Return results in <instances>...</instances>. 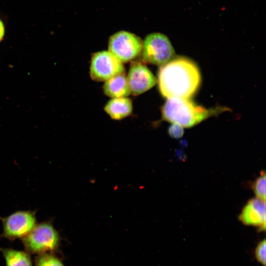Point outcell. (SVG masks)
I'll return each instance as SVG.
<instances>
[{
    "label": "cell",
    "mask_w": 266,
    "mask_h": 266,
    "mask_svg": "<svg viewBox=\"0 0 266 266\" xmlns=\"http://www.w3.org/2000/svg\"><path fill=\"white\" fill-rule=\"evenodd\" d=\"M158 77L159 91L167 99H190L201 83L200 73L196 64L181 56L174 57L161 66Z\"/></svg>",
    "instance_id": "obj_1"
},
{
    "label": "cell",
    "mask_w": 266,
    "mask_h": 266,
    "mask_svg": "<svg viewBox=\"0 0 266 266\" xmlns=\"http://www.w3.org/2000/svg\"><path fill=\"white\" fill-rule=\"evenodd\" d=\"M222 110L223 108L206 109L190 99L171 98L163 105L162 113L164 120L190 128Z\"/></svg>",
    "instance_id": "obj_2"
},
{
    "label": "cell",
    "mask_w": 266,
    "mask_h": 266,
    "mask_svg": "<svg viewBox=\"0 0 266 266\" xmlns=\"http://www.w3.org/2000/svg\"><path fill=\"white\" fill-rule=\"evenodd\" d=\"M61 241V236L51 220L36 224L22 238L26 251L30 254L37 255L55 253L59 249Z\"/></svg>",
    "instance_id": "obj_3"
},
{
    "label": "cell",
    "mask_w": 266,
    "mask_h": 266,
    "mask_svg": "<svg viewBox=\"0 0 266 266\" xmlns=\"http://www.w3.org/2000/svg\"><path fill=\"white\" fill-rule=\"evenodd\" d=\"M143 60L148 63L162 66L174 57L175 51L168 37L159 33L146 36L142 50Z\"/></svg>",
    "instance_id": "obj_4"
},
{
    "label": "cell",
    "mask_w": 266,
    "mask_h": 266,
    "mask_svg": "<svg viewBox=\"0 0 266 266\" xmlns=\"http://www.w3.org/2000/svg\"><path fill=\"white\" fill-rule=\"evenodd\" d=\"M142 47L143 41L139 36L124 31L113 34L108 41V51L122 63L136 58Z\"/></svg>",
    "instance_id": "obj_5"
},
{
    "label": "cell",
    "mask_w": 266,
    "mask_h": 266,
    "mask_svg": "<svg viewBox=\"0 0 266 266\" xmlns=\"http://www.w3.org/2000/svg\"><path fill=\"white\" fill-rule=\"evenodd\" d=\"M36 210H19L6 217H0L3 231L0 237L13 241L27 235L36 225Z\"/></svg>",
    "instance_id": "obj_6"
},
{
    "label": "cell",
    "mask_w": 266,
    "mask_h": 266,
    "mask_svg": "<svg viewBox=\"0 0 266 266\" xmlns=\"http://www.w3.org/2000/svg\"><path fill=\"white\" fill-rule=\"evenodd\" d=\"M125 73V68L110 52L102 51L94 53L91 58L90 74L95 81H105L120 74Z\"/></svg>",
    "instance_id": "obj_7"
},
{
    "label": "cell",
    "mask_w": 266,
    "mask_h": 266,
    "mask_svg": "<svg viewBox=\"0 0 266 266\" xmlns=\"http://www.w3.org/2000/svg\"><path fill=\"white\" fill-rule=\"evenodd\" d=\"M127 77L131 93L135 96L149 90L157 83L156 78L151 71L140 63L131 65Z\"/></svg>",
    "instance_id": "obj_8"
},
{
    "label": "cell",
    "mask_w": 266,
    "mask_h": 266,
    "mask_svg": "<svg viewBox=\"0 0 266 266\" xmlns=\"http://www.w3.org/2000/svg\"><path fill=\"white\" fill-rule=\"evenodd\" d=\"M266 201L255 198L250 200L243 207L238 216L239 220L247 226L266 229Z\"/></svg>",
    "instance_id": "obj_9"
},
{
    "label": "cell",
    "mask_w": 266,
    "mask_h": 266,
    "mask_svg": "<svg viewBox=\"0 0 266 266\" xmlns=\"http://www.w3.org/2000/svg\"><path fill=\"white\" fill-rule=\"evenodd\" d=\"M103 90L106 96L112 98L127 97L131 93L125 73L118 74L106 80Z\"/></svg>",
    "instance_id": "obj_10"
},
{
    "label": "cell",
    "mask_w": 266,
    "mask_h": 266,
    "mask_svg": "<svg viewBox=\"0 0 266 266\" xmlns=\"http://www.w3.org/2000/svg\"><path fill=\"white\" fill-rule=\"evenodd\" d=\"M104 110L112 119L120 120L132 113V101L126 97L113 98L106 103Z\"/></svg>",
    "instance_id": "obj_11"
},
{
    "label": "cell",
    "mask_w": 266,
    "mask_h": 266,
    "mask_svg": "<svg viewBox=\"0 0 266 266\" xmlns=\"http://www.w3.org/2000/svg\"><path fill=\"white\" fill-rule=\"evenodd\" d=\"M6 266H33L30 254L26 251L0 247Z\"/></svg>",
    "instance_id": "obj_12"
},
{
    "label": "cell",
    "mask_w": 266,
    "mask_h": 266,
    "mask_svg": "<svg viewBox=\"0 0 266 266\" xmlns=\"http://www.w3.org/2000/svg\"><path fill=\"white\" fill-rule=\"evenodd\" d=\"M34 266H65L55 253H48L38 255L35 259Z\"/></svg>",
    "instance_id": "obj_13"
},
{
    "label": "cell",
    "mask_w": 266,
    "mask_h": 266,
    "mask_svg": "<svg viewBox=\"0 0 266 266\" xmlns=\"http://www.w3.org/2000/svg\"><path fill=\"white\" fill-rule=\"evenodd\" d=\"M266 172L262 171L260 175L252 184V189L257 198L266 201Z\"/></svg>",
    "instance_id": "obj_14"
},
{
    "label": "cell",
    "mask_w": 266,
    "mask_h": 266,
    "mask_svg": "<svg viewBox=\"0 0 266 266\" xmlns=\"http://www.w3.org/2000/svg\"><path fill=\"white\" fill-rule=\"evenodd\" d=\"M254 255L256 260L266 266V239L261 240L256 247Z\"/></svg>",
    "instance_id": "obj_15"
},
{
    "label": "cell",
    "mask_w": 266,
    "mask_h": 266,
    "mask_svg": "<svg viewBox=\"0 0 266 266\" xmlns=\"http://www.w3.org/2000/svg\"><path fill=\"white\" fill-rule=\"evenodd\" d=\"M168 133L173 138H180L184 133L183 127L178 124L173 123L169 128Z\"/></svg>",
    "instance_id": "obj_16"
},
{
    "label": "cell",
    "mask_w": 266,
    "mask_h": 266,
    "mask_svg": "<svg viewBox=\"0 0 266 266\" xmlns=\"http://www.w3.org/2000/svg\"><path fill=\"white\" fill-rule=\"evenodd\" d=\"M5 29L4 24L1 19H0V42H1L3 39L5 34Z\"/></svg>",
    "instance_id": "obj_17"
}]
</instances>
